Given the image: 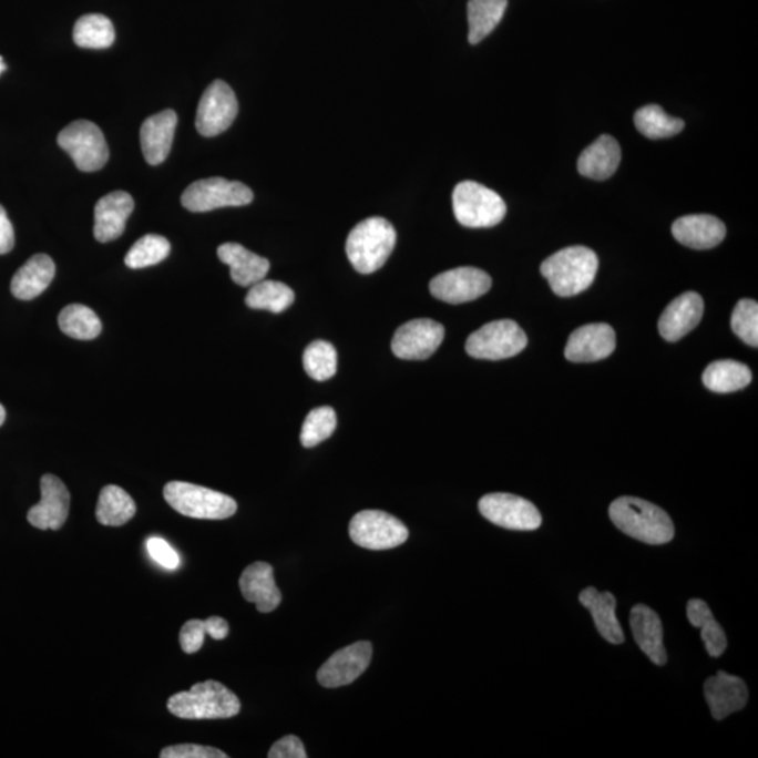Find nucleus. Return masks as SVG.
<instances>
[{"label": "nucleus", "mask_w": 758, "mask_h": 758, "mask_svg": "<svg viewBox=\"0 0 758 758\" xmlns=\"http://www.w3.org/2000/svg\"><path fill=\"white\" fill-rule=\"evenodd\" d=\"M621 147L611 135H602L587 146L578 157L577 168L582 176L593 181H607L617 172Z\"/></svg>", "instance_id": "27"}, {"label": "nucleus", "mask_w": 758, "mask_h": 758, "mask_svg": "<svg viewBox=\"0 0 758 758\" xmlns=\"http://www.w3.org/2000/svg\"><path fill=\"white\" fill-rule=\"evenodd\" d=\"M397 245V231L386 218L372 217L361 221L346 242L347 257L361 274H372L386 265Z\"/></svg>", "instance_id": "3"}, {"label": "nucleus", "mask_w": 758, "mask_h": 758, "mask_svg": "<svg viewBox=\"0 0 758 758\" xmlns=\"http://www.w3.org/2000/svg\"><path fill=\"white\" fill-rule=\"evenodd\" d=\"M445 329L431 319H414L400 326L392 339L393 355L402 360H428L444 340Z\"/></svg>", "instance_id": "14"}, {"label": "nucleus", "mask_w": 758, "mask_h": 758, "mask_svg": "<svg viewBox=\"0 0 758 758\" xmlns=\"http://www.w3.org/2000/svg\"><path fill=\"white\" fill-rule=\"evenodd\" d=\"M58 325L66 336L76 340H93L102 334V320L93 309L81 304L68 305L58 316Z\"/></svg>", "instance_id": "34"}, {"label": "nucleus", "mask_w": 758, "mask_h": 758, "mask_svg": "<svg viewBox=\"0 0 758 758\" xmlns=\"http://www.w3.org/2000/svg\"><path fill=\"white\" fill-rule=\"evenodd\" d=\"M492 287V278L477 267H457L441 273L430 283V293L447 304L475 301Z\"/></svg>", "instance_id": "13"}, {"label": "nucleus", "mask_w": 758, "mask_h": 758, "mask_svg": "<svg viewBox=\"0 0 758 758\" xmlns=\"http://www.w3.org/2000/svg\"><path fill=\"white\" fill-rule=\"evenodd\" d=\"M751 378L749 367L735 360H720L705 368L703 381L709 391L729 393L749 386Z\"/></svg>", "instance_id": "29"}, {"label": "nucleus", "mask_w": 758, "mask_h": 758, "mask_svg": "<svg viewBox=\"0 0 758 758\" xmlns=\"http://www.w3.org/2000/svg\"><path fill=\"white\" fill-rule=\"evenodd\" d=\"M58 145L82 172L100 171L109 161L107 142L102 130L92 121H73L58 135Z\"/></svg>", "instance_id": "8"}, {"label": "nucleus", "mask_w": 758, "mask_h": 758, "mask_svg": "<svg viewBox=\"0 0 758 758\" xmlns=\"http://www.w3.org/2000/svg\"><path fill=\"white\" fill-rule=\"evenodd\" d=\"M177 125V114L173 110L151 115L141 126V147L144 157L152 166L161 165L171 154Z\"/></svg>", "instance_id": "21"}, {"label": "nucleus", "mask_w": 758, "mask_h": 758, "mask_svg": "<svg viewBox=\"0 0 758 758\" xmlns=\"http://www.w3.org/2000/svg\"><path fill=\"white\" fill-rule=\"evenodd\" d=\"M163 496L173 510L190 519L225 520L238 510V504L228 494L187 482H168Z\"/></svg>", "instance_id": "5"}, {"label": "nucleus", "mask_w": 758, "mask_h": 758, "mask_svg": "<svg viewBox=\"0 0 758 758\" xmlns=\"http://www.w3.org/2000/svg\"><path fill=\"white\" fill-rule=\"evenodd\" d=\"M529 344L524 330L514 320L503 319L482 326L468 337V355L479 360H504L520 355Z\"/></svg>", "instance_id": "7"}, {"label": "nucleus", "mask_w": 758, "mask_h": 758, "mask_svg": "<svg viewBox=\"0 0 758 758\" xmlns=\"http://www.w3.org/2000/svg\"><path fill=\"white\" fill-rule=\"evenodd\" d=\"M689 624L695 628H701V638L710 657H720L728 647L723 626L716 623L713 611L708 604L699 598L689 600L687 604Z\"/></svg>", "instance_id": "31"}, {"label": "nucleus", "mask_w": 758, "mask_h": 758, "mask_svg": "<svg viewBox=\"0 0 758 758\" xmlns=\"http://www.w3.org/2000/svg\"><path fill=\"white\" fill-rule=\"evenodd\" d=\"M239 587L246 602L256 604L260 613H272L281 603V592L274 581L273 566L255 562L242 573Z\"/></svg>", "instance_id": "22"}, {"label": "nucleus", "mask_w": 758, "mask_h": 758, "mask_svg": "<svg viewBox=\"0 0 758 758\" xmlns=\"http://www.w3.org/2000/svg\"><path fill=\"white\" fill-rule=\"evenodd\" d=\"M452 208L458 223L467 228H492L502 223L508 213L503 198L496 192L470 181L457 184Z\"/></svg>", "instance_id": "6"}, {"label": "nucleus", "mask_w": 758, "mask_h": 758, "mask_svg": "<svg viewBox=\"0 0 758 758\" xmlns=\"http://www.w3.org/2000/svg\"><path fill=\"white\" fill-rule=\"evenodd\" d=\"M133 211L134 199L129 193L114 192L100 198L94 207V238L100 244L119 239Z\"/></svg>", "instance_id": "19"}, {"label": "nucleus", "mask_w": 758, "mask_h": 758, "mask_svg": "<svg viewBox=\"0 0 758 758\" xmlns=\"http://www.w3.org/2000/svg\"><path fill=\"white\" fill-rule=\"evenodd\" d=\"M598 270V257L588 247L571 246L554 253L541 265L552 291L567 298L586 291Z\"/></svg>", "instance_id": "2"}, {"label": "nucleus", "mask_w": 758, "mask_h": 758, "mask_svg": "<svg viewBox=\"0 0 758 758\" xmlns=\"http://www.w3.org/2000/svg\"><path fill=\"white\" fill-rule=\"evenodd\" d=\"M239 104L228 83L215 81L209 84L199 100L196 129L203 136L225 133L238 115Z\"/></svg>", "instance_id": "12"}, {"label": "nucleus", "mask_w": 758, "mask_h": 758, "mask_svg": "<svg viewBox=\"0 0 758 758\" xmlns=\"http://www.w3.org/2000/svg\"><path fill=\"white\" fill-rule=\"evenodd\" d=\"M136 513V505L129 493L115 484H109L100 492L96 519L100 524L120 526L129 523Z\"/></svg>", "instance_id": "32"}, {"label": "nucleus", "mask_w": 758, "mask_h": 758, "mask_svg": "<svg viewBox=\"0 0 758 758\" xmlns=\"http://www.w3.org/2000/svg\"><path fill=\"white\" fill-rule=\"evenodd\" d=\"M162 758H226L224 751L199 745L168 746L161 751Z\"/></svg>", "instance_id": "41"}, {"label": "nucleus", "mask_w": 758, "mask_h": 758, "mask_svg": "<svg viewBox=\"0 0 758 758\" xmlns=\"http://www.w3.org/2000/svg\"><path fill=\"white\" fill-rule=\"evenodd\" d=\"M270 758H307V751L303 745L301 739L297 736H286L276 741L268 751Z\"/></svg>", "instance_id": "44"}, {"label": "nucleus", "mask_w": 758, "mask_h": 758, "mask_svg": "<svg viewBox=\"0 0 758 758\" xmlns=\"http://www.w3.org/2000/svg\"><path fill=\"white\" fill-rule=\"evenodd\" d=\"M205 635H207V631H205L204 621H187V623L183 625V628L181 631L182 649L188 653V655L198 652L199 649H202Z\"/></svg>", "instance_id": "43"}, {"label": "nucleus", "mask_w": 758, "mask_h": 758, "mask_svg": "<svg viewBox=\"0 0 758 758\" xmlns=\"http://www.w3.org/2000/svg\"><path fill=\"white\" fill-rule=\"evenodd\" d=\"M704 315V301L697 293H684L674 299L659 320V331L663 339L678 341L689 331L697 328Z\"/></svg>", "instance_id": "20"}, {"label": "nucleus", "mask_w": 758, "mask_h": 758, "mask_svg": "<svg viewBox=\"0 0 758 758\" xmlns=\"http://www.w3.org/2000/svg\"><path fill=\"white\" fill-rule=\"evenodd\" d=\"M608 514L619 531L645 544H668L676 534L670 515L646 500L619 498L611 503Z\"/></svg>", "instance_id": "1"}, {"label": "nucleus", "mask_w": 758, "mask_h": 758, "mask_svg": "<svg viewBox=\"0 0 758 758\" xmlns=\"http://www.w3.org/2000/svg\"><path fill=\"white\" fill-rule=\"evenodd\" d=\"M705 699L714 719L724 720L726 716L737 713L749 701V689L741 678L725 672L716 673L704 684Z\"/></svg>", "instance_id": "18"}, {"label": "nucleus", "mask_w": 758, "mask_h": 758, "mask_svg": "<svg viewBox=\"0 0 758 758\" xmlns=\"http://www.w3.org/2000/svg\"><path fill=\"white\" fill-rule=\"evenodd\" d=\"M205 631L215 641H223L229 634V625L224 618L209 617L204 621Z\"/></svg>", "instance_id": "46"}, {"label": "nucleus", "mask_w": 758, "mask_h": 758, "mask_svg": "<svg viewBox=\"0 0 758 758\" xmlns=\"http://www.w3.org/2000/svg\"><path fill=\"white\" fill-rule=\"evenodd\" d=\"M7 68H8V66L4 65L3 58L0 57V73H2V71L7 70Z\"/></svg>", "instance_id": "48"}, {"label": "nucleus", "mask_w": 758, "mask_h": 758, "mask_svg": "<svg viewBox=\"0 0 758 758\" xmlns=\"http://www.w3.org/2000/svg\"><path fill=\"white\" fill-rule=\"evenodd\" d=\"M4 419H7V410L0 404V426L3 424Z\"/></svg>", "instance_id": "47"}, {"label": "nucleus", "mask_w": 758, "mask_h": 758, "mask_svg": "<svg viewBox=\"0 0 758 758\" xmlns=\"http://www.w3.org/2000/svg\"><path fill=\"white\" fill-rule=\"evenodd\" d=\"M349 534L356 545L371 551L392 550L404 544L407 525L381 510H365L350 521Z\"/></svg>", "instance_id": "9"}, {"label": "nucleus", "mask_w": 758, "mask_h": 758, "mask_svg": "<svg viewBox=\"0 0 758 758\" xmlns=\"http://www.w3.org/2000/svg\"><path fill=\"white\" fill-rule=\"evenodd\" d=\"M731 329L746 345H758V304L752 299H741L731 315Z\"/></svg>", "instance_id": "40"}, {"label": "nucleus", "mask_w": 758, "mask_h": 758, "mask_svg": "<svg viewBox=\"0 0 758 758\" xmlns=\"http://www.w3.org/2000/svg\"><path fill=\"white\" fill-rule=\"evenodd\" d=\"M114 40L115 31L112 20L103 14L82 16L73 29V41L81 49H109Z\"/></svg>", "instance_id": "33"}, {"label": "nucleus", "mask_w": 758, "mask_h": 758, "mask_svg": "<svg viewBox=\"0 0 758 758\" xmlns=\"http://www.w3.org/2000/svg\"><path fill=\"white\" fill-rule=\"evenodd\" d=\"M484 519L505 530L534 531L542 524L540 510L530 500L512 493H489L479 500Z\"/></svg>", "instance_id": "11"}, {"label": "nucleus", "mask_w": 758, "mask_h": 758, "mask_svg": "<svg viewBox=\"0 0 758 758\" xmlns=\"http://www.w3.org/2000/svg\"><path fill=\"white\" fill-rule=\"evenodd\" d=\"M304 368L315 381H328L337 371V352L329 341L316 340L304 351Z\"/></svg>", "instance_id": "38"}, {"label": "nucleus", "mask_w": 758, "mask_h": 758, "mask_svg": "<svg viewBox=\"0 0 758 758\" xmlns=\"http://www.w3.org/2000/svg\"><path fill=\"white\" fill-rule=\"evenodd\" d=\"M168 253H171V242L161 235H145L144 238L136 240L126 253L125 265L134 270L155 266L165 260Z\"/></svg>", "instance_id": "37"}, {"label": "nucleus", "mask_w": 758, "mask_h": 758, "mask_svg": "<svg viewBox=\"0 0 758 758\" xmlns=\"http://www.w3.org/2000/svg\"><path fill=\"white\" fill-rule=\"evenodd\" d=\"M167 709L182 719H226L240 713V701L224 684L208 680L172 695Z\"/></svg>", "instance_id": "4"}, {"label": "nucleus", "mask_w": 758, "mask_h": 758, "mask_svg": "<svg viewBox=\"0 0 758 758\" xmlns=\"http://www.w3.org/2000/svg\"><path fill=\"white\" fill-rule=\"evenodd\" d=\"M253 202V192L246 184L223 177L203 178L190 184L183 193V207L192 213H208L224 207H244Z\"/></svg>", "instance_id": "10"}, {"label": "nucleus", "mask_w": 758, "mask_h": 758, "mask_svg": "<svg viewBox=\"0 0 758 758\" xmlns=\"http://www.w3.org/2000/svg\"><path fill=\"white\" fill-rule=\"evenodd\" d=\"M14 246V229L7 211L0 205V255H7Z\"/></svg>", "instance_id": "45"}, {"label": "nucleus", "mask_w": 758, "mask_h": 758, "mask_svg": "<svg viewBox=\"0 0 758 758\" xmlns=\"http://www.w3.org/2000/svg\"><path fill=\"white\" fill-rule=\"evenodd\" d=\"M146 546L152 560L168 571H175L181 565V557H178L177 552L165 540L154 536L147 541Z\"/></svg>", "instance_id": "42"}, {"label": "nucleus", "mask_w": 758, "mask_h": 758, "mask_svg": "<svg viewBox=\"0 0 758 758\" xmlns=\"http://www.w3.org/2000/svg\"><path fill=\"white\" fill-rule=\"evenodd\" d=\"M337 428L336 412L330 407L310 410L305 419L301 430V444L305 449H313L328 440Z\"/></svg>", "instance_id": "39"}, {"label": "nucleus", "mask_w": 758, "mask_h": 758, "mask_svg": "<svg viewBox=\"0 0 758 758\" xmlns=\"http://www.w3.org/2000/svg\"><path fill=\"white\" fill-rule=\"evenodd\" d=\"M71 494L55 475L41 478V500L29 510V523L39 530H60L70 514Z\"/></svg>", "instance_id": "16"}, {"label": "nucleus", "mask_w": 758, "mask_h": 758, "mask_svg": "<svg viewBox=\"0 0 758 758\" xmlns=\"http://www.w3.org/2000/svg\"><path fill=\"white\" fill-rule=\"evenodd\" d=\"M509 0H470L468 2V40L475 45L486 39L502 21Z\"/></svg>", "instance_id": "30"}, {"label": "nucleus", "mask_w": 758, "mask_h": 758, "mask_svg": "<svg viewBox=\"0 0 758 758\" xmlns=\"http://www.w3.org/2000/svg\"><path fill=\"white\" fill-rule=\"evenodd\" d=\"M674 238L692 249H713L725 239L726 226L713 215L698 214L678 218L672 226Z\"/></svg>", "instance_id": "23"}, {"label": "nucleus", "mask_w": 758, "mask_h": 758, "mask_svg": "<svg viewBox=\"0 0 758 758\" xmlns=\"http://www.w3.org/2000/svg\"><path fill=\"white\" fill-rule=\"evenodd\" d=\"M635 125L646 139L665 140L680 134L684 129V121L666 114L660 105L649 104L635 113Z\"/></svg>", "instance_id": "36"}, {"label": "nucleus", "mask_w": 758, "mask_h": 758, "mask_svg": "<svg viewBox=\"0 0 758 758\" xmlns=\"http://www.w3.org/2000/svg\"><path fill=\"white\" fill-rule=\"evenodd\" d=\"M631 628L636 644L657 666H665L667 653L663 644V625L655 610L645 604L631 610Z\"/></svg>", "instance_id": "24"}, {"label": "nucleus", "mask_w": 758, "mask_h": 758, "mask_svg": "<svg viewBox=\"0 0 758 758\" xmlns=\"http://www.w3.org/2000/svg\"><path fill=\"white\" fill-rule=\"evenodd\" d=\"M578 600H581L583 607H586L592 614L598 634L605 641L613 645L624 644L625 635L617 615H615L617 600L613 593H600L596 587H587L583 590Z\"/></svg>", "instance_id": "26"}, {"label": "nucleus", "mask_w": 758, "mask_h": 758, "mask_svg": "<svg viewBox=\"0 0 758 758\" xmlns=\"http://www.w3.org/2000/svg\"><path fill=\"white\" fill-rule=\"evenodd\" d=\"M372 645L370 642H357L331 655L319 668L318 682L326 688L349 686L355 683L370 666Z\"/></svg>", "instance_id": "15"}, {"label": "nucleus", "mask_w": 758, "mask_h": 758, "mask_svg": "<svg viewBox=\"0 0 758 758\" xmlns=\"http://www.w3.org/2000/svg\"><path fill=\"white\" fill-rule=\"evenodd\" d=\"M54 277V260L47 255H34L14 274L10 289L21 301H31L49 288Z\"/></svg>", "instance_id": "28"}, {"label": "nucleus", "mask_w": 758, "mask_h": 758, "mask_svg": "<svg viewBox=\"0 0 758 758\" xmlns=\"http://www.w3.org/2000/svg\"><path fill=\"white\" fill-rule=\"evenodd\" d=\"M295 294L291 288L280 281L262 280L253 284L246 295L245 303L252 309L270 310L273 314H281L291 307Z\"/></svg>", "instance_id": "35"}, {"label": "nucleus", "mask_w": 758, "mask_h": 758, "mask_svg": "<svg viewBox=\"0 0 758 758\" xmlns=\"http://www.w3.org/2000/svg\"><path fill=\"white\" fill-rule=\"evenodd\" d=\"M617 346L615 331L607 324H590L568 337L565 357L572 362H593L613 355Z\"/></svg>", "instance_id": "17"}, {"label": "nucleus", "mask_w": 758, "mask_h": 758, "mask_svg": "<svg viewBox=\"0 0 758 758\" xmlns=\"http://www.w3.org/2000/svg\"><path fill=\"white\" fill-rule=\"evenodd\" d=\"M219 260L231 268V278L240 287H252L253 284L265 280L270 262L256 253L247 250L239 244H224L218 247Z\"/></svg>", "instance_id": "25"}]
</instances>
